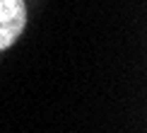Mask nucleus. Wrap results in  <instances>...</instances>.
I'll use <instances>...</instances> for the list:
<instances>
[{"mask_svg":"<svg viewBox=\"0 0 147 133\" xmlns=\"http://www.w3.org/2000/svg\"><path fill=\"white\" fill-rule=\"evenodd\" d=\"M27 24L24 0H0V48H7Z\"/></svg>","mask_w":147,"mask_h":133,"instance_id":"1","label":"nucleus"}]
</instances>
